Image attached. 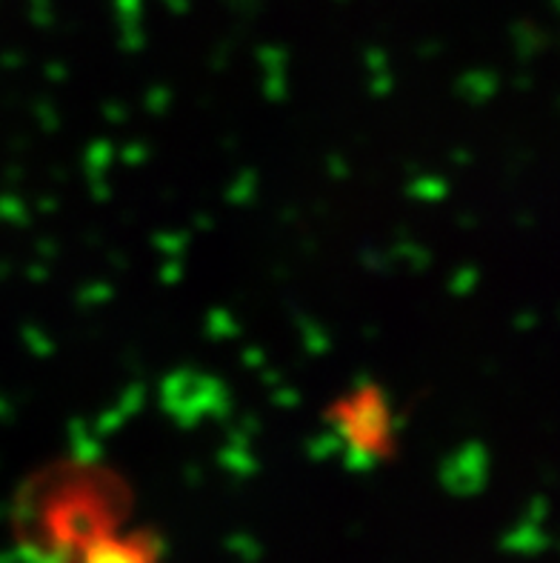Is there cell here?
I'll list each match as a JSON object with an SVG mask.
<instances>
[{
    "label": "cell",
    "instance_id": "obj_1",
    "mask_svg": "<svg viewBox=\"0 0 560 563\" xmlns=\"http://www.w3.org/2000/svg\"><path fill=\"white\" fill-rule=\"evenodd\" d=\"M334 421L355 461H377L389 446V409L372 389L352 395L338 409Z\"/></svg>",
    "mask_w": 560,
    "mask_h": 563
},
{
    "label": "cell",
    "instance_id": "obj_2",
    "mask_svg": "<svg viewBox=\"0 0 560 563\" xmlns=\"http://www.w3.org/2000/svg\"><path fill=\"white\" fill-rule=\"evenodd\" d=\"M84 563H152L150 555L132 543H118V541H103L95 543L92 550L86 552Z\"/></svg>",
    "mask_w": 560,
    "mask_h": 563
}]
</instances>
